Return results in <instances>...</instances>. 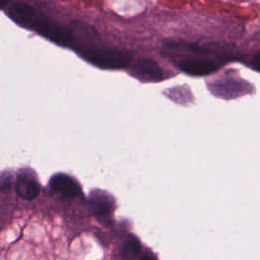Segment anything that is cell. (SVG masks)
Wrapping results in <instances>:
<instances>
[{"mask_svg": "<svg viewBox=\"0 0 260 260\" xmlns=\"http://www.w3.org/2000/svg\"><path fill=\"white\" fill-rule=\"evenodd\" d=\"M89 204L93 214L103 220L110 218L114 207L115 200L111 194L104 190L94 189L89 194Z\"/></svg>", "mask_w": 260, "mask_h": 260, "instance_id": "cell-5", "label": "cell"}, {"mask_svg": "<svg viewBox=\"0 0 260 260\" xmlns=\"http://www.w3.org/2000/svg\"><path fill=\"white\" fill-rule=\"evenodd\" d=\"M75 49L82 59L102 69H123L131 63L133 58L131 51L115 47L92 45Z\"/></svg>", "mask_w": 260, "mask_h": 260, "instance_id": "cell-2", "label": "cell"}, {"mask_svg": "<svg viewBox=\"0 0 260 260\" xmlns=\"http://www.w3.org/2000/svg\"><path fill=\"white\" fill-rule=\"evenodd\" d=\"M49 187L65 198H74L81 193L79 183L71 176L63 173L53 175L49 181Z\"/></svg>", "mask_w": 260, "mask_h": 260, "instance_id": "cell-6", "label": "cell"}, {"mask_svg": "<svg viewBox=\"0 0 260 260\" xmlns=\"http://www.w3.org/2000/svg\"><path fill=\"white\" fill-rule=\"evenodd\" d=\"M6 13L19 26L32 30L58 46L75 48L72 30L41 14L30 5L23 2H15L8 7Z\"/></svg>", "mask_w": 260, "mask_h": 260, "instance_id": "cell-1", "label": "cell"}, {"mask_svg": "<svg viewBox=\"0 0 260 260\" xmlns=\"http://www.w3.org/2000/svg\"><path fill=\"white\" fill-rule=\"evenodd\" d=\"M251 68L260 72V51H258L252 58Z\"/></svg>", "mask_w": 260, "mask_h": 260, "instance_id": "cell-10", "label": "cell"}, {"mask_svg": "<svg viewBox=\"0 0 260 260\" xmlns=\"http://www.w3.org/2000/svg\"><path fill=\"white\" fill-rule=\"evenodd\" d=\"M130 74L144 82H158L165 78L161 67L152 59L141 57L131 67Z\"/></svg>", "mask_w": 260, "mask_h": 260, "instance_id": "cell-3", "label": "cell"}, {"mask_svg": "<svg viewBox=\"0 0 260 260\" xmlns=\"http://www.w3.org/2000/svg\"><path fill=\"white\" fill-rule=\"evenodd\" d=\"M142 260H155L152 256H149V255H145L143 258H142Z\"/></svg>", "mask_w": 260, "mask_h": 260, "instance_id": "cell-11", "label": "cell"}, {"mask_svg": "<svg viewBox=\"0 0 260 260\" xmlns=\"http://www.w3.org/2000/svg\"><path fill=\"white\" fill-rule=\"evenodd\" d=\"M244 81L241 80V79L238 81L237 79H235L233 77L218 78L217 80H213L212 82H208L207 86L213 94L219 95V96H222V94L224 93L226 88H230L228 99H234V98L242 95L244 93H248L244 90L245 89V87H244L245 82Z\"/></svg>", "mask_w": 260, "mask_h": 260, "instance_id": "cell-7", "label": "cell"}, {"mask_svg": "<svg viewBox=\"0 0 260 260\" xmlns=\"http://www.w3.org/2000/svg\"><path fill=\"white\" fill-rule=\"evenodd\" d=\"M5 5H6V2H4V1H0V9H2L3 7H5Z\"/></svg>", "mask_w": 260, "mask_h": 260, "instance_id": "cell-12", "label": "cell"}, {"mask_svg": "<svg viewBox=\"0 0 260 260\" xmlns=\"http://www.w3.org/2000/svg\"><path fill=\"white\" fill-rule=\"evenodd\" d=\"M140 251V243L138 239L133 236L129 235L123 248V257L126 260H131L133 259Z\"/></svg>", "mask_w": 260, "mask_h": 260, "instance_id": "cell-9", "label": "cell"}, {"mask_svg": "<svg viewBox=\"0 0 260 260\" xmlns=\"http://www.w3.org/2000/svg\"><path fill=\"white\" fill-rule=\"evenodd\" d=\"M41 190L39 182L28 175H21L17 179L16 193L24 200H32L38 197Z\"/></svg>", "mask_w": 260, "mask_h": 260, "instance_id": "cell-8", "label": "cell"}, {"mask_svg": "<svg viewBox=\"0 0 260 260\" xmlns=\"http://www.w3.org/2000/svg\"><path fill=\"white\" fill-rule=\"evenodd\" d=\"M178 67L190 76H204L216 71L219 65L207 57H191L181 60Z\"/></svg>", "mask_w": 260, "mask_h": 260, "instance_id": "cell-4", "label": "cell"}]
</instances>
